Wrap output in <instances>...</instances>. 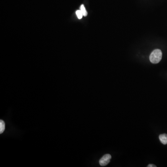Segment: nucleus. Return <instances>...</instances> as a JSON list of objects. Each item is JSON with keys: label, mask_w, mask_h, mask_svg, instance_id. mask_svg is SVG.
I'll return each mask as SVG.
<instances>
[{"label": "nucleus", "mask_w": 167, "mask_h": 167, "mask_svg": "<svg viewBox=\"0 0 167 167\" xmlns=\"http://www.w3.org/2000/svg\"><path fill=\"white\" fill-rule=\"evenodd\" d=\"M156 166L154 164H149L148 166V167H156Z\"/></svg>", "instance_id": "nucleus-7"}, {"label": "nucleus", "mask_w": 167, "mask_h": 167, "mask_svg": "<svg viewBox=\"0 0 167 167\" xmlns=\"http://www.w3.org/2000/svg\"><path fill=\"white\" fill-rule=\"evenodd\" d=\"M5 129V124L2 120H0V133L2 134Z\"/></svg>", "instance_id": "nucleus-4"}, {"label": "nucleus", "mask_w": 167, "mask_h": 167, "mask_svg": "<svg viewBox=\"0 0 167 167\" xmlns=\"http://www.w3.org/2000/svg\"><path fill=\"white\" fill-rule=\"evenodd\" d=\"M80 10H81V12L83 14V16H86L87 15V12L85 9V7L84 5L82 4L80 6Z\"/></svg>", "instance_id": "nucleus-5"}, {"label": "nucleus", "mask_w": 167, "mask_h": 167, "mask_svg": "<svg viewBox=\"0 0 167 167\" xmlns=\"http://www.w3.org/2000/svg\"><path fill=\"white\" fill-rule=\"evenodd\" d=\"M159 139L161 143L163 144H167V134H161L159 136Z\"/></svg>", "instance_id": "nucleus-3"}, {"label": "nucleus", "mask_w": 167, "mask_h": 167, "mask_svg": "<svg viewBox=\"0 0 167 167\" xmlns=\"http://www.w3.org/2000/svg\"><path fill=\"white\" fill-rule=\"evenodd\" d=\"M111 158V155L110 154H105L99 160V164L101 166H105L107 165Z\"/></svg>", "instance_id": "nucleus-2"}, {"label": "nucleus", "mask_w": 167, "mask_h": 167, "mask_svg": "<svg viewBox=\"0 0 167 167\" xmlns=\"http://www.w3.org/2000/svg\"><path fill=\"white\" fill-rule=\"evenodd\" d=\"M162 52L161 50H154L150 55V61L153 64H157L162 60Z\"/></svg>", "instance_id": "nucleus-1"}, {"label": "nucleus", "mask_w": 167, "mask_h": 167, "mask_svg": "<svg viewBox=\"0 0 167 167\" xmlns=\"http://www.w3.org/2000/svg\"><path fill=\"white\" fill-rule=\"evenodd\" d=\"M76 14L78 19H81L83 17V14L81 12V10H77V11H76Z\"/></svg>", "instance_id": "nucleus-6"}]
</instances>
